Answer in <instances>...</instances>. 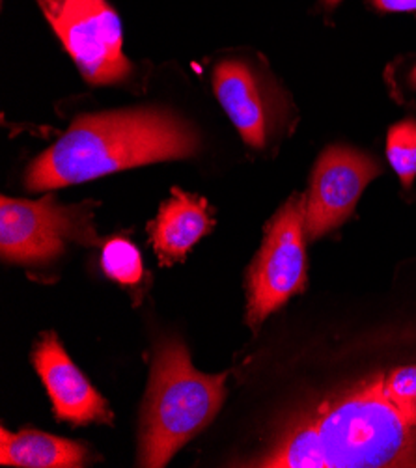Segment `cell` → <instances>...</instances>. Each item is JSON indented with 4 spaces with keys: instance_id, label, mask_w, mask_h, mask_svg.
<instances>
[{
    "instance_id": "6da1fadb",
    "label": "cell",
    "mask_w": 416,
    "mask_h": 468,
    "mask_svg": "<svg viewBox=\"0 0 416 468\" xmlns=\"http://www.w3.org/2000/svg\"><path fill=\"white\" fill-rule=\"evenodd\" d=\"M416 464V364L319 403L254 466L389 468Z\"/></svg>"
},
{
    "instance_id": "7a4b0ae2",
    "label": "cell",
    "mask_w": 416,
    "mask_h": 468,
    "mask_svg": "<svg viewBox=\"0 0 416 468\" xmlns=\"http://www.w3.org/2000/svg\"><path fill=\"white\" fill-rule=\"evenodd\" d=\"M200 146L195 129L163 109L80 116L28 168V191L96 179L118 170L183 159Z\"/></svg>"
},
{
    "instance_id": "3957f363",
    "label": "cell",
    "mask_w": 416,
    "mask_h": 468,
    "mask_svg": "<svg viewBox=\"0 0 416 468\" xmlns=\"http://www.w3.org/2000/svg\"><path fill=\"white\" fill-rule=\"evenodd\" d=\"M224 383L226 373L197 371L181 342L165 344L152 367L138 464L165 466L183 444L206 430L222 407Z\"/></svg>"
},
{
    "instance_id": "277c9868",
    "label": "cell",
    "mask_w": 416,
    "mask_h": 468,
    "mask_svg": "<svg viewBox=\"0 0 416 468\" xmlns=\"http://www.w3.org/2000/svg\"><path fill=\"white\" fill-rule=\"evenodd\" d=\"M304 218L306 198L293 195L265 228L247 278V323L252 329L306 288Z\"/></svg>"
},
{
    "instance_id": "5b68a950",
    "label": "cell",
    "mask_w": 416,
    "mask_h": 468,
    "mask_svg": "<svg viewBox=\"0 0 416 468\" xmlns=\"http://www.w3.org/2000/svg\"><path fill=\"white\" fill-rule=\"evenodd\" d=\"M37 5L88 82L127 79L133 68L122 51V23L105 0H37Z\"/></svg>"
},
{
    "instance_id": "8992f818",
    "label": "cell",
    "mask_w": 416,
    "mask_h": 468,
    "mask_svg": "<svg viewBox=\"0 0 416 468\" xmlns=\"http://www.w3.org/2000/svg\"><path fill=\"white\" fill-rule=\"evenodd\" d=\"M379 174L378 161L357 150L331 146L323 152L306 197V239L315 241L340 226L353 213L366 185Z\"/></svg>"
},
{
    "instance_id": "52a82bcc",
    "label": "cell",
    "mask_w": 416,
    "mask_h": 468,
    "mask_svg": "<svg viewBox=\"0 0 416 468\" xmlns=\"http://www.w3.org/2000/svg\"><path fill=\"white\" fill-rule=\"evenodd\" d=\"M79 236L73 207H64L53 197L37 202L0 200V254L5 261L36 263L59 256L68 238Z\"/></svg>"
},
{
    "instance_id": "ba28073f",
    "label": "cell",
    "mask_w": 416,
    "mask_h": 468,
    "mask_svg": "<svg viewBox=\"0 0 416 468\" xmlns=\"http://www.w3.org/2000/svg\"><path fill=\"white\" fill-rule=\"evenodd\" d=\"M34 366L51 396L59 420L75 426L91 422L111 424L112 412L107 401L71 362L55 335L43 336L37 344L34 351Z\"/></svg>"
},
{
    "instance_id": "9c48e42d",
    "label": "cell",
    "mask_w": 416,
    "mask_h": 468,
    "mask_svg": "<svg viewBox=\"0 0 416 468\" xmlns=\"http://www.w3.org/2000/svg\"><path fill=\"white\" fill-rule=\"evenodd\" d=\"M213 90L243 143L261 150L269 133V103L254 69L243 60H224L213 71Z\"/></svg>"
},
{
    "instance_id": "30bf717a",
    "label": "cell",
    "mask_w": 416,
    "mask_h": 468,
    "mask_svg": "<svg viewBox=\"0 0 416 468\" xmlns=\"http://www.w3.org/2000/svg\"><path fill=\"white\" fill-rule=\"evenodd\" d=\"M213 228L208 202L200 197L172 189L157 218L150 224V238L163 265L181 261Z\"/></svg>"
},
{
    "instance_id": "8fae6325",
    "label": "cell",
    "mask_w": 416,
    "mask_h": 468,
    "mask_svg": "<svg viewBox=\"0 0 416 468\" xmlns=\"http://www.w3.org/2000/svg\"><path fill=\"white\" fill-rule=\"evenodd\" d=\"M88 461V450L41 431H0V464L23 468H79Z\"/></svg>"
},
{
    "instance_id": "7c38bea8",
    "label": "cell",
    "mask_w": 416,
    "mask_h": 468,
    "mask_svg": "<svg viewBox=\"0 0 416 468\" xmlns=\"http://www.w3.org/2000/svg\"><path fill=\"white\" fill-rule=\"evenodd\" d=\"M389 161L401 179L403 186H411L416 177V122L405 120L390 127L387 136Z\"/></svg>"
},
{
    "instance_id": "4fadbf2b",
    "label": "cell",
    "mask_w": 416,
    "mask_h": 468,
    "mask_svg": "<svg viewBox=\"0 0 416 468\" xmlns=\"http://www.w3.org/2000/svg\"><path fill=\"white\" fill-rule=\"evenodd\" d=\"M101 265L112 280H116V282L123 286H133L136 282H141L144 272L141 252L125 239H111L103 247Z\"/></svg>"
},
{
    "instance_id": "5bb4252c",
    "label": "cell",
    "mask_w": 416,
    "mask_h": 468,
    "mask_svg": "<svg viewBox=\"0 0 416 468\" xmlns=\"http://www.w3.org/2000/svg\"><path fill=\"white\" fill-rule=\"evenodd\" d=\"M372 5L381 12H416V0H372Z\"/></svg>"
},
{
    "instance_id": "9a60e30c",
    "label": "cell",
    "mask_w": 416,
    "mask_h": 468,
    "mask_svg": "<svg viewBox=\"0 0 416 468\" xmlns=\"http://www.w3.org/2000/svg\"><path fill=\"white\" fill-rule=\"evenodd\" d=\"M409 82H411V86H412V88H416V68L411 71V75H409Z\"/></svg>"
},
{
    "instance_id": "2e32d148",
    "label": "cell",
    "mask_w": 416,
    "mask_h": 468,
    "mask_svg": "<svg viewBox=\"0 0 416 468\" xmlns=\"http://www.w3.org/2000/svg\"><path fill=\"white\" fill-rule=\"evenodd\" d=\"M323 3H325L329 8H333V6H336L338 3H342V0H323Z\"/></svg>"
}]
</instances>
